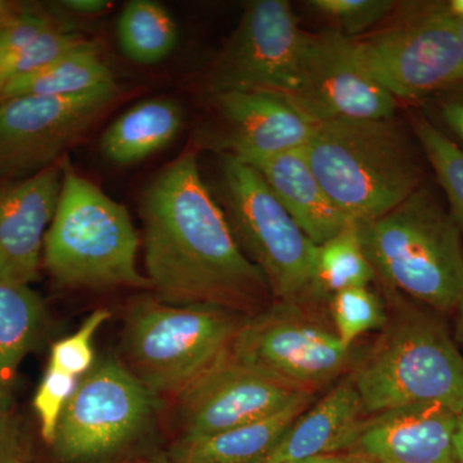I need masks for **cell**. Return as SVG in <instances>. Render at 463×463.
Returning a JSON list of instances; mask_svg holds the SVG:
<instances>
[{
  "label": "cell",
  "mask_w": 463,
  "mask_h": 463,
  "mask_svg": "<svg viewBox=\"0 0 463 463\" xmlns=\"http://www.w3.org/2000/svg\"><path fill=\"white\" fill-rule=\"evenodd\" d=\"M376 279L355 224L316 246L310 300L327 301L336 292L370 286Z\"/></svg>",
  "instance_id": "24"
},
{
  "label": "cell",
  "mask_w": 463,
  "mask_h": 463,
  "mask_svg": "<svg viewBox=\"0 0 463 463\" xmlns=\"http://www.w3.org/2000/svg\"><path fill=\"white\" fill-rule=\"evenodd\" d=\"M61 187L58 161L0 191V279L35 281Z\"/></svg>",
  "instance_id": "16"
},
{
  "label": "cell",
  "mask_w": 463,
  "mask_h": 463,
  "mask_svg": "<svg viewBox=\"0 0 463 463\" xmlns=\"http://www.w3.org/2000/svg\"><path fill=\"white\" fill-rule=\"evenodd\" d=\"M327 303L334 331L346 345H354L368 332L383 330L388 322V309L370 286L343 289Z\"/></svg>",
  "instance_id": "27"
},
{
  "label": "cell",
  "mask_w": 463,
  "mask_h": 463,
  "mask_svg": "<svg viewBox=\"0 0 463 463\" xmlns=\"http://www.w3.org/2000/svg\"><path fill=\"white\" fill-rule=\"evenodd\" d=\"M183 121L176 100L166 97L141 100L106 129L100 152L115 165H136L166 148L181 133Z\"/></svg>",
  "instance_id": "20"
},
{
  "label": "cell",
  "mask_w": 463,
  "mask_h": 463,
  "mask_svg": "<svg viewBox=\"0 0 463 463\" xmlns=\"http://www.w3.org/2000/svg\"><path fill=\"white\" fill-rule=\"evenodd\" d=\"M60 7L79 16H96V14H105L111 8V3L106 0H62Z\"/></svg>",
  "instance_id": "35"
},
{
  "label": "cell",
  "mask_w": 463,
  "mask_h": 463,
  "mask_svg": "<svg viewBox=\"0 0 463 463\" xmlns=\"http://www.w3.org/2000/svg\"><path fill=\"white\" fill-rule=\"evenodd\" d=\"M383 288L438 312L463 297L461 232L430 192L419 188L388 214L355 224Z\"/></svg>",
  "instance_id": "4"
},
{
  "label": "cell",
  "mask_w": 463,
  "mask_h": 463,
  "mask_svg": "<svg viewBox=\"0 0 463 463\" xmlns=\"http://www.w3.org/2000/svg\"><path fill=\"white\" fill-rule=\"evenodd\" d=\"M221 192L234 239L263 273L277 303L309 301L317 245L286 212L263 176L225 152Z\"/></svg>",
  "instance_id": "7"
},
{
  "label": "cell",
  "mask_w": 463,
  "mask_h": 463,
  "mask_svg": "<svg viewBox=\"0 0 463 463\" xmlns=\"http://www.w3.org/2000/svg\"><path fill=\"white\" fill-rule=\"evenodd\" d=\"M455 449L457 463H463V411L457 416Z\"/></svg>",
  "instance_id": "38"
},
{
  "label": "cell",
  "mask_w": 463,
  "mask_h": 463,
  "mask_svg": "<svg viewBox=\"0 0 463 463\" xmlns=\"http://www.w3.org/2000/svg\"><path fill=\"white\" fill-rule=\"evenodd\" d=\"M364 414L358 392L346 376L291 423L260 463H294L343 453Z\"/></svg>",
  "instance_id": "19"
},
{
  "label": "cell",
  "mask_w": 463,
  "mask_h": 463,
  "mask_svg": "<svg viewBox=\"0 0 463 463\" xmlns=\"http://www.w3.org/2000/svg\"><path fill=\"white\" fill-rule=\"evenodd\" d=\"M261 176L307 239L321 245L349 227L322 187L304 148L242 160Z\"/></svg>",
  "instance_id": "18"
},
{
  "label": "cell",
  "mask_w": 463,
  "mask_h": 463,
  "mask_svg": "<svg viewBox=\"0 0 463 463\" xmlns=\"http://www.w3.org/2000/svg\"><path fill=\"white\" fill-rule=\"evenodd\" d=\"M111 313L106 309L94 310L78 331L65 339L58 340L51 349V367L71 374L78 379L93 368V339L99 328L108 322Z\"/></svg>",
  "instance_id": "30"
},
{
  "label": "cell",
  "mask_w": 463,
  "mask_h": 463,
  "mask_svg": "<svg viewBox=\"0 0 463 463\" xmlns=\"http://www.w3.org/2000/svg\"><path fill=\"white\" fill-rule=\"evenodd\" d=\"M118 99L115 84L76 96L0 100V176L25 179L58 163Z\"/></svg>",
  "instance_id": "11"
},
{
  "label": "cell",
  "mask_w": 463,
  "mask_h": 463,
  "mask_svg": "<svg viewBox=\"0 0 463 463\" xmlns=\"http://www.w3.org/2000/svg\"><path fill=\"white\" fill-rule=\"evenodd\" d=\"M457 416L435 403L390 408L362 419L343 453L356 463H457Z\"/></svg>",
  "instance_id": "15"
},
{
  "label": "cell",
  "mask_w": 463,
  "mask_h": 463,
  "mask_svg": "<svg viewBox=\"0 0 463 463\" xmlns=\"http://www.w3.org/2000/svg\"><path fill=\"white\" fill-rule=\"evenodd\" d=\"M457 29H458L459 38H461L463 45V20H456Z\"/></svg>",
  "instance_id": "41"
},
{
  "label": "cell",
  "mask_w": 463,
  "mask_h": 463,
  "mask_svg": "<svg viewBox=\"0 0 463 463\" xmlns=\"http://www.w3.org/2000/svg\"><path fill=\"white\" fill-rule=\"evenodd\" d=\"M304 152L326 194L353 224L388 214L422 187L412 142L394 118L317 124Z\"/></svg>",
  "instance_id": "2"
},
{
  "label": "cell",
  "mask_w": 463,
  "mask_h": 463,
  "mask_svg": "<svg viewBox=\"0 0 463 463\" xmlns=\"http://www.w3.org/2000/svg\"><path fill=\"white\" fill-rule=\"evenodd\" d=\"M23 5H18L16 3L5 2V0H0V30L5 26L11 18L16 16L18 12L21 11Z\"/></svg>",
  "instance_id": "36"
},
{
  "label": "cell",
  "mask_w": 463,
  "mask_h": 463,
  "mask_svg": "<svg viewBox=\"0 0 463 463\" xmlns=\"http://www.w3.org/2000/svg\"><path fill=\"white\" fill-rule=\"evenodd\" d=\"M430 99L439 124L447 128L463 149V84L441 91Z\"/></svg>",
  "instance_id": "33"
},
{
  "label": "cell",
  "mask_w": 463,
  "mask_h": 463,
  "mask_svg": "<svg viewBox=\"0 0 463 463\" xmlns=\"http://www.w3.org/2000/svg\"><path fill=\"white\" fill-rule=\"evenodd\" d=\"M444 11L455 20H463V0H449V2L441 3Z\"/></svg>",
  "instance_id": "39"
},
{
  "label": "cell",
  "mask_w": 463,
  "mask_h": 463,
  "mask_svg": "<svg viewBox=\"0 0 463 463\" xmlns=\"http://www.w3.org/2000/svg\"><path fill=\"white\" fill-rule=\"evenodd\" d=\"M315 392H300L263 419L182 444L179 463H260L272 452L291 423L309 407Z\"/></svg>",
  "instance_id": "21"
},
{
  "label": "cell",
  "mask_w": 463,
  "mask_h": 463,
  "mask_svg": "<svg viewBox=\"0 0 463 463\" xmlns=\"http://www.w3.org/2000/svg\"><path fill=\"white\" fill-rule=\"evenodd\" d=\"M248 317L227 307L142 298L125 326L124 365L155 397H179L230 352Z\"/></svg>",
  "instance_id": "6"
},
{
  "label": "cell",
  "mask_w": 463,
  "mask_h": 463,
  "mask_svg": "<svg viewBox=\"0 0 463 463\" xmlns=\"http://www.w3.org/2000/svg\"><path fill=\"white\" fill-rule=\"evenodd\" d=\"M146 270L164 303L203 304L243 313L270 294L267 279L243 254L223 207L185 151L148 183L139 201Z\"/></svg>",
  "instance_id": "1"
},
{
  "label": "cell",
  "mask_w": 463,
  "mask_h": 463,
  "mask_svg": "<svg viewBox=\"0 0 463 463\" xmlns=\"http://www.w3.org/2000/svg\"><path fill=\"white\" fill-rule=\"evenodd\" d=\"M300 392L228 352L178 397L183 444L269 416Z\"/></svg>",
  "instance_id": "14"
},
{
  "label": "cell",
  "mask_w": 463,
  "mask_h": 463,
  "mask_svg": "<svg viewBox=\"0 0 463 463\" xmlns=\"http://www.w3.org/2000/svg\"><path fill=\"white\" fill-rule=\"evenodd\" d=\"M214 99L227 129L225 151L240 160L304 148L315 134L317 124L282 97L225 91Z\"/></svg>",
  "instance_id": "17"
},
{
  "label": "cell",
  "mask_w": 463,
  "mask_h": 463,
  "mask_svg": "<svg viewBox=\"0 0 463 463\" xmlns=\"http://www.w3.org/2000/svg\"><path fill=\"white\" fill-rule=\"evenodd\" d=\"M457 321H456V340L461 346V353L463 355V297L459 300L458 306L456 307Z\"/></svg>",
  "instance_id": "40"
},
{
  "label": "cell",
  "mask_w": 463,
  "mask_h": 463,
  "mask_svg": "<svg viewBox=\"0 0 463 463\" xmlns=\"http://www.w3.org/2000/svg\"><path fill=\"white\" fill-rule=\"evenodd\" d=\"M399 3L392 0H309L307 7L331 24L335 32L345 38L367 35L374 26L389 17Z\"/></svg>",
  "instance_id": "28"
},
{
  "label": "cell",
  "mask_w": 463,
  "mask_h": 463,
  "mask_svg": "<svg viewBox=\"0 0 463 463\" xmlns=\"http://www.w3.org/2000/svg\"><path fill=\"white\" fill-rule=\"evenodd\" d=\"M394 312L379 339L356 358L350 380L364 412L435 403L463 411V355L440 319L405 303L397 292Z\"/></svg>",
  "instance_id": "3"
},
{
  "label": "cell",
  "mask_w": 463,
  "mask_h": 463,
  "mask_svg": "<svg viewBox=\"0 0 463 463\" xmlns=\"http://www.w3.org/2000/svg\"><path fill=\"white\" fill-rule=\"evenodd\" d=\"M294 463H356L354 459L350 458L349 456L344 455V453H336V455H327L313 457V458L304 459V461H298Z\"/></svg>",
  "instance_id": "37"
},
{
  "label": "cell",
  "mask_w": 463,
  "mask_h": 463,
  "mask_svg": "<svg viewBox=\"0 0 463 463\" xmlns=\"http://www.w3.org/2000/svg\"><path fill=\"white\" fill-rule=\"evenodd\" d=\"M413 132L446 194L449 214L463 239V149L425 116H414Z\"/></svg>",
  "instance_id": "26"
},
{
  "label": "cell",
  "mask_w": 463,
  "mask_h": 463,
  "mask_svg": "<svg viewBox=\"0 0 463 463\" xmlns=\"http://www.w3.org/2000/svg\"><path fill=\"white\" fill-rule=\"evenodd\" d=\"M0 463H26L25 440L9 405H0Z\"/></svg>",
  "instance_id": "34"
},
{
  "label": "cell",
  "mask_w": 463,
  "mask_h": 463,
  "mask_svg": "<svg viewBox=\"0 0 463 463\" xmlns=\"http://www.w3.org/2000/svg\"><path fill=\"white\" fill-rule=\"evenodd\" d=\"M403 17L353 39L358 62L399 99H431L463 84V45L441 3L407 7Z\"/></svg>",
  "instance_id": "8"
},
{
  "label": "cell",
  "mask_w": 463,
  "mask_h": 463,
  "mask_svg": "<svg viewBox=\"0 0 463 463\" xmlns=\"http://www.w3.org/2000/svg\"><path fill=\"white\" fill-rule=\"evenodd\" d=\"M315 124L394 118L398 99L358 62L352 41L335 30L307 33L295 90L285 97Z\"/></svg>",
  "instance_id": "13"
},
{
  "label": "cell",
  "mask_w": 463,
  "mask_h": 463,
  "mask_svg": "<svg viewBox=\"0 0 463 463\" xmlns=\"http://www.w3.org/2000/svg\"><path fill=\"white\" fill-rule=\"evenodd\" d=\"M61 26L47 12L33 7H23L0 30V61L14 56L35 41L43 33Z\"/></svg>",
  "instance_id": "32"
},
{
  "label": "cell",
  "mask_w": 463,
  "mask_h": 463,
  "mask_svg": "<svg viewBox=\"0 0 463 463\" xmlns=\"http://www.w3.org/2000/svg\"><path fill=\"white\" fill-rule=\"evenodd\" d=\"M115 84L99 47L90 41L50 65L3 85L0 100L20 96H76Z\"/></svg>",
  "instance_id": "23"
},
{
  "label": "cell",
  "mask_w": 463,
  "mask_h": 463,
  "mask_svg": "<svg viewBox=\"0 0 463 463\" xmlns=\"http://www.w3.org/2000/svg\"><path fill=\"white\" fill-rule=\"evenodd\" d=\"M307 32L286 0H254L215 58L209 74L213 96L260 91L288 97L297 87Z\"/></svg>",
  "instance_id": "12"
},
{
  "label": "cell",
  "mask_w": 463,
  "mask_h": 463,
  "mask_svg": "<svg viewBox=\"0 0 463 463\" xmlns=\"http://www.w3.org/2000/svg\"><path fill=\"white\" fill-rule=\"evenodd\" d=\"M301 306L276 303L249 316L230 352L288 388L315 392L352 370L358 356L354 345H346Z\"/></svg>",
  "instance_id": "9"
},
{
  "label": "cell",
  "mask_w": 463,
  "mask_h": 463,
  "mask_svg": "<svg viewBox=\"0 0 463 463\" xmlns=\"http://www.w3.org/2000/svg\"><path fill=\"white\" fill-rule=\"evenodd\" d=\"M118 47L138 65H155L178 44V27L169 11L154 0H132L118 20Z\"/></svg>",
  "instance_id": "25"
},
{
  "label": "cell",
  "mask_w": 463,
  "mask_h": 463,
  "mask_svg": "<svg viewBox=\"0 0 463 463\" xmlns=\"http://www.w3.org/2000/svg\"><path fill=\"white\" fill-rule=\"evenodd\" d=\"M76 386V377L48 365L47 373L36 390L33 410L41 422L42 437L51 446L56 438L58 423L75 392Z\"/></svg>",
  "instance_id": "31"
},
{
  "label": "cell",
  "mask_w": 463,
  "mask_h": 463,
  "mask_svg": "<svg viewBox=\"0 0 463 463\" xmlns=\"http://www.w3.org/2000/svg\"><path fill=\"white\" fill-rule=\"evenodd\" d=\"M62 187L45 234L43 260L71 288L152 289L137 267L139 239L127 207L61 161Z\"/></svg>",
  "instance_id": "5"
},
{
  "label": "cell",
  "mask_w": 463,
  "mask_h": 463,
  "mask_svg": "<svg viewBox=\"0 0 463 463\" xmlns=\"http://www.w3.org/2000/svg\"><path fill=\"white\" fill-rule=\"evenodd\" d=\"M156 401L123 364L106 359L76 386L52 447L66 462L112 455L147 428Z\"/></svg>",
  "instance_id": "10"
},
{
  "label": "cell",
  "mask_w": 463,
  "mask_h": 463,
  "mask_svg": "<svg viewBox=\"0 0 463 463\" xmlns=\"http://www.w3.org/2000/svg\"><path fill=\"white\" fill-rule=\"evenodd\" d=\"M79 33L57 26L39 35L14 56L0 61V88L20 76L32 74L88 43Z\"/></svg>",
  "instance_id": "29"
},
{
  "label": "cell",
  "mask_w": 463,
  "mask_h": 463,
  "mask_svg": "<svg viewBox=\"0 0 463 463\" xmlns=\"http://www.w3.org/2000/svg\"><path fill=\"white\" fill-rule=\"evenodd\" d=\"M44 306L25 283L0 279V405L11 404L17 371L38 340Z\"/></svg>",
  "instance_id": "22"
}]
</instances>
